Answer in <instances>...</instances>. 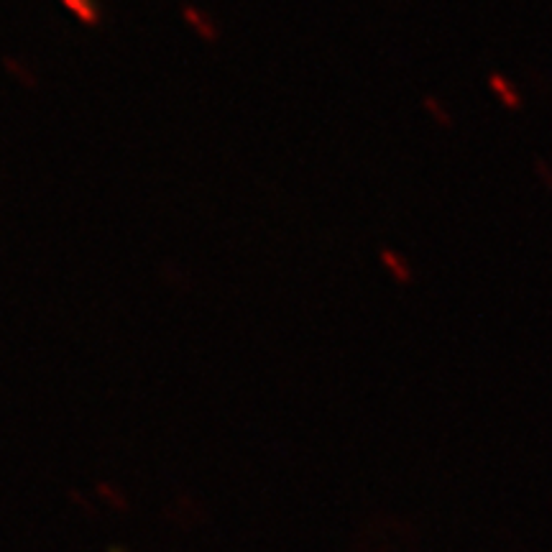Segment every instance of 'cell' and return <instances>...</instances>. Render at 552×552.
I'll return each instance as SVG.
<instances>
[{
    "instance_id": "1",
    "label": "cell",
    "mask_w": 552,
    "mask_h": 552,
    "mask_svg": "<svg viewBox=\"0 0 552 552\" xmlns=\"http://www.w3.org/2000/svg\"><path fill=\"white\" fill-rule=\"evenodd\" d=\"M182 16L187 19V24L192 26L194 31L199 33V38H205V41H215L217 38V28L210 19H207L205 13L197 11L194 6H182Z\"/></svg>"
},
{
    "instance_id": "2",
    "label": "cell",
    "mask_w": 552,
    "mask_h": 552,
    "mask_svg": "<svg viewBox=\"0 0 552 552\" xmlns=\"http://www.w3.org/2000/svg\"><path fill=\"white\" fill-rule=\"evenodd\" d=\"M381 264H384L386 271L394 276V281H399V284H410L412 281L410 264H407V261H404L394 249H381Z\"/></svg>"
},
{
    "instance_id": "3",
    "label": "cell",
    "mask_w": 552,
    "mask_h": 552,
    "mask_svg": "<svg viewBox=\"0 0 552 552\" xmlns=\"http://www.w3.org/2000/svg\"><path fill=\"white\" fill-rule=\"evenodd\" d=\"M62 3L69 8V11L75 13V16L82 21V24H87V26H98L100 13H98V8L93 6V0H62Z\"/></svg>"
},
{
    "instance_id": "4",
    "label": "cell",
    "mask_w": 552,
    "mask_h": 552,
    "mask_svg": "<svg viewBox=\"0 0 552 552\" xmlns=\"http://www.w3.org/2000/svg\"><path fill=\"white\" fill-rule=\"evenodd\" d=\"M491 87H494V93H499V98L504 100V105L506 108H519V93H516L514 87H511V82H506L501 75H491Z\"/></svg>"
},
{
    "instance_id": "5",
    "label": "cell",
    "mask_w": 552,
    "mask_h": 552,
    "mask_svg": "<svg viewBox=\"0 0 552 552\" xmlns=\"http://www.w3.org/2000/svg\"><path fill=\"white\" fill-rule=\"evenodd\" d=\"M425 108H427V110H432V115H434V118H437V120H440L442 125H450V123H447V115L440 110V105H437V100L425 98Z\"/></svg>"
},
{
    "instance_id": "6",
    "label": "cell",
    "mask_w": 552,
    "mask_h": 552,
    "mask_svg": "<svg viewBox=\"0 0 552 552\" xmlns=\"http://www.w3.org/2000/svg\"><path fill=\"white\" fill-rule=\"evenodd\" d=\"M113 552H123V550H113Z\"/></svg>"
}]
</instances>
